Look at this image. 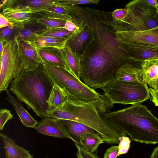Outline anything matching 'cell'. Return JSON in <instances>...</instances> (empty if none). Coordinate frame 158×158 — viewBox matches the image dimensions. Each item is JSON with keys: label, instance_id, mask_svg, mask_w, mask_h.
<instances>
[{"label": "cell", "instance_id": "37", "mask_svg": "<svg viewBox=\"0 0 158 158\" xmlns=\"http://www.w3.org/2000/svg\"><path fill=\"white\" fill-rule=\"evenodd\" d=\"M145 1L152 6L158 10V1L156 0H145Z\"/></svg>", "mask_w": 158, "mask_h": 158}, {"label": "cell", "instance_id": "21", "mask_svg": "<svg viewBox=\"0 0 158 158\" xmlns=\"http://www.w3.org/2000/svg\"><path fill=\"white\" fill-rule=\"evenodd\" d=\"M69 39L40 35L27 44L31 45L37 49L46 48L60 49L65 46Z\"/></svg>", "mask_w": 158, "mask_h": 158}, {"label": "cell", "instance_id": "29", "mask_svg": "<svg viewBox=\"0 0 158 158\" xmlns=\"http://www.w3.org/2000/svg\"><path fill=\"white\" fill-rule=\"evenodd\" d=\"M131 141L129 138L126 136L122 137L118 144V156L127 153L130 147Z\"/></svg>", "mask_w": 158, "mask_h": 158}, {"label": "cell", "instance_id": "38", "mask_svg": "<svg viewBox=\"0 0 158 158\" xmlns=\"http://www.w3.org/2000/svg\"><path fill=\"white\" fill-rule=\"evenodd\" d=\"M150 158H158V146L154 149Z\"/></svg>", "mask_w": 158, "mask_h": 158}, {"label": "cell", "instance_id": "19", "mask_svg": "<svg viewBox=\"0 0 158 158\" xmlns=\"http://www.w3.org/2000/svg\"><path fill=\"white\" fill-rule=\"evenodd\" d=\"M0 136L3 142L6 158H33L29 151L17 145L11 138L2 133Z\"/></svg>", "mask_w": 158, "mask_h": 158}, {"label": "cell", "instance_id": "14", "mask_svg": "<svg viewBox=\"0 0 158 158\" xmlns=\"http://www.w3.org/2000/svg\"><path fill=\"white\" fill-rule=\"evenodd\" d=\"M93 38L92 32L85 24V26L81 31L73 35L66 44L73 51L81 56L83 54Z\"/></svg>", "mask_w": 158, "mask_h": 158}, {"label": "cell", "instance_id": "11", "mask_svg": "<svg viewBox=\"0 0 158 158\" xmlns=\"http://www.w3.org/2000/svg\"><path fill=\"white\" fill-rule=\"evenodd\" d=\"M34 128L38 133L60 138H69V135L64 129L58 120L49 117L43 118Z\"/></svg>", "mask_w": 158, "mask_h": 158}, {"label": "cell", "instance_id": "22", "mask_svg": "<svg viewBox=\"0 0 158 158\" xmlns=\"http://www.w3.org/2000/svg\"><path fill=\"white\" fill-rule=\"evenodd\" d=\"M33 10L27 6L7 9L3 11L2 15L13 24V22H24L29 20L31 13L33 12Z\"/></svg>", "mask_w": 158, "mask_h": 158}, {"label": "cell", "instance_id": "23", "mask_svg": "<svg viewBox=\"0 0 158 158\" xmlns=\"http://www.w3.org/2000/svg\"><path fill=\"white\" fill-rule=\"evenodd\" d=\"M99 135L98 133H87L82 138L79 143H75V145L86 152L93 153L100 144L106 143Z\"/></svg>", "mask_w": 158, "mask_h": 158}, {"label": "cell", "instance_id": "1", "mask_svg": "<svg viewBox=\"0 0 158 158\" xmlns=\"http://www.w3.org/2000/svg\"><path fill=\"white\" fill-rule=\"evenodd\" d=\"M111 14L82 7L76 15L83 21L93 34V39L80 56V78L86 85L94 89H102L116 79L117 70L132 61L117 40Z\"/></svg>", "mask_w": 158, "mask_h": 158}, {"label": "cell", "instance_id": "12", "mask_svg": "<svg viewBox=\"0 0 158 158\" xmlns=\"http://www.w3.org/2000/svg\"><path fill=\"white\" fill-rule=\"evenodd\" d=\"M58 120L74 143H79L82 138L87 133H98L91 128L79 122L69 120Z\"/></svg>", "mask_w": 158, "mask_h": 158}, {"label": "cell", "instance_id": "28", "mask_svg": "<svg viewBox=\"0 0 158 158\" xmlns=\"http://www.w3.org/2000/svg\"><path fill=\"white\" fill-rule=\"evenodd\" d=\"M67 20L56 19L43 18L38 20L39 23L50 27L52 29L64 28Z\"/></svg>", "mask_w": 158, "mask_h": 158}, {"label": "cell", "instance_id": "20", "mask_svg": "<svg viewBox=\"0 0 158 158\" xmlns=\"http://www.w3.org/2000/svg\"><path fill=\"white\" fill-rule=\"evenodd\" d=\"M37 50L43 60L68 71L60 49L46 48Z\"/></svg>", "mask_w": 158, "mask_h": 158}, {"label": "cell", "instance_id": "36", "mask_svg": "<svg viewBox=\"0 0 158 158\" xmlns=\"http://www.w3.org/2000/svg\"><path fill=\"white\" fill-rule=\"evenodd\" d=\"M14 25L1 14L0 15V28L1 29L6 27Z\"/></svg>", "mask_w": 158, "mask_h": 158}, {"label": "cell", "instance_id": "31", "mask_svg": "<svg viewBox=\"0 0 158 158\" xmlns=\"http://www.w3.org/2000/svg\"><path fill=\"white\" fill-rule=\"evenodd\" d=\"M63 4L69 5L73 6L77 4H98L99 0H69L61 1Z\"/></svg>", "mask_w": 158, "mask_h": 158}, {"label": "cell", "instance_id": "8", "mask_svg": "<svg viewBox=\"0 0 158 158\" xmlns=\"http://www.w3.org/2000/svg\"><path fill=\"white\" fill-rule=\"evenodd\" d=\"M102 89L113 104L132 105L141 103L151 98L149 88L144 82H128L115 79Z\"/></svg>", "mask_w": 158, "mask_h": 158}, {"label": "cell", "instance_id": "9", "mask_svg": "<svg viewBox=\"0 0 158 158\" xmlns=\"http://www.w3.org/2000/svg\"><path fill=\"white\" fill-rule=\"evenodd\" d=\"M117 40L122 44L128 58L132 61L140 62L158 58V48L139 43Z\"/></svg>", "mask_w": 158, "mask_h": 158}, {"label": "cell", "instance_id": "34", "mask_svg": "<svg viewBox=\"0 0 158 158\" xmlns=\"http://www.w3.org/2000/svg\"><path fill=\"white\" fill-rule=\"evenodd\" d=\"M15 28L14 25L6 27L1 29V40L3 41L9 36Z\"/></svg>", "mask_w": 158, "mask_h": 158}, {"label": "cell", "instance_id": "6", "mask_svg": "<svg viewBox=\"0 0 158 158\" xmlns=\"http://www.w3.org/2000/svg\"><path fill=\"white\" fill-rule=\"evenodd\" d=\"M43 60L42 64L46 73L54 85L65 94L68 100L91 102L100 97L101 95L94 89L86 85L68 71Z\"/></svg>", "mask_w": 158, "mask_h": 158}, {"label": "cell", "instance_id": "27", "mask_svg": "<svg viewBox=\"0 0 158 158\" xmlns=\"http://www.w3.org/2000/svg\"><path fill=\"white\" fill-rule=\"evenodd\" d=\"M74 34V33L63 28L49 30L40 36L70 39Z\"/></svg>", "mask_w": 158, "mask_h": 158}, {"label": "cell", "instance_id": "2", "mask_svg": "<svg viewBox=\"0 0 158 158\" xmlns=\"http://www.w3.org/2000/svg\"><path fill=\"white\" fill-rule=\"evenodd\" d=\"M104 94L91 102L68 100L61 106L49 112L47 117L58 120L74 121L96 131L108 143L119 144L127 133L109 120L106 114L113 105Z\"/></svg>", "mask_w": 158, "mask_h": 158}, {"label": "cell", "instance_id": "24", "mask_svg": "<svg viewBox=\"0 0 158 158\" xmlns=\"http://www.w3.org/2000/svg\"><path fill=\"white\" fill-rule=\"evenodd\" d=\"M68 100V98L64 92L54 85L47 101L48 113L61 106Z\"/></svg>", "mask_w": 158, "mask_h": 158}, {"label": "cell", "instance_id": "32", "mask_svg": "<svg viewBox=\"0 0 158 158\" xmlns=\"http://www.w3.org/2000/svg\"><path fill=\"white\" fill-rule=\"evenodd\" d=\"M118 152V146H112L106 151L103 158H116Z\"/></svg>", "mask_w": 158, "mask_h": 158}, {"label": "cell", "instance_id": "5", "mask_svg": "<svg viewBox=\"0 0 158 158\" xmlns=\"http://www.w3.org/2000/svg\"><path fill=\"white\" fill-rule=\"evenodd\" d=\"M126 8L127 12L113 18L112 24L116 31H141L158 26V10L145 0L131 1Z\"/></svg>", "mask_w": 158, "mask_h": 158}, {"label": "cell", "instance_id": "33", "mask_svg": "<svg viewBox=\"0 0 158 158\" xmlns=\"http://www.w3.org/2000/svg\"><path fill=\"white\" fill-rule=\"evenodd\" d=\"M76 147L77 149L76 155L77 158H99L96 154L87 152L77 146Z\"/></svg>", "mask_w": 158, "mask_h": 158}, {"label": "cell", "instance_id": "13", "mask_svg": "<svg viewBox=\"0 0 158 158\" xmlns=\"http://www.w3.org/2000/svg\"><path fill=\"white\" fill-rule=\"evenodd\" d=\"M143 82L154 89L158 88V58L144 60L140 65Z\"/></svg>", "mask_w": 158, "mask_h": 158}, {"label": "cell", "instance_id": "4", "mask_svg": "<svg viewBox=\"0 0 158 158\" xmlns=\"http://www.w3.org/2000/svg\"><path fill=\"white\" fill-rule=\"evenodd\" d=\"M110 121L124 131L134 141L145 144L158 143V118L141 103L106 114Z\"/></svg>", "mask_w": 158, "mask_h": 158}, {"label": "cell", "instance_id": "3", "mask_svg": "<svg viewBox=\"0 0 158 158\" xmlns=\"http://www.w3.org/2000/svg\"><path fill=\"white\" fill-rule=\"evenodd\" d=\"M54 85L41 64L32 70H23L12 81L9 89L18 100L44 118L48 116L47 101Z\"/></svg>", "mask_w": 158, "mask_h": 158}, {"label": "cell", "instance_id": "25", "mask_svg": "<svg viewBox=\"0 0 158 158\" xmlns=\"http://www.w3.org/2000/svg\"><path fill=\"white\" fill-rule=\"evenodd\" d=\"M85 26V23L83 21L75 15L73 16L71 19L66 21L64 28L76 34L80 32Z\"/></svg>", "mask_w": 158, "mask_h": 158}, {"label": "cell", "instance_id": "15", "mask_svg": "<svg viewBox=\"0 0 158 158\" xmlns=\"http://www.w3.org/2000/svg\"><path fill=\"white\" fill-rule=\"evenodd\" d=\"M60 50L68 71L80 79L82 70L80 56L67 44Z\"/></svg>", "mask_w": 158, "mask_h": 158}, {"label": "cell", "instance_id": "17", "mask_svg": "<svg viewBox=\"0 0 158 158\" xmlns=\"http://www.w3.org/2000/svg\"><path fill=\"white\" fill-rule=\"evenodd\" d=\"M20 44L25 60V70H32L43 63V60L36 48L23 41H20Z\"/></svg>", "mask_w": 158, "mask_h": 158}, {"label": "cell", "instance_id": "39", "mask_svg": "<svg viewBox=\"0 0 158 158\" xmlns=\"http://www.w3.org/2000/svg\"><path fill=\"white\" fill-rule=\"evenodd\" d=\"M0 43V56H1L3 50L4 45H3L2 41L1 40Z\"/></svg>", "mask_w": 158, "mask_h": 158}, {"label": "cell", "instance_id": "30", "mask_svg": "<svg viewBox=\"0 0 158 158\" xmlns=\"http://www.w3.org/2000/svg\"><path fill=\"white\" fill-rule=\"evenodd\" d=\"M13 116L10 111L7 109H2L0 110V130H3L6 122L12 119Z\"/></svg>", "mask_w": 158, "mask_h": 158}, {"label": "cell", "instance_id": "7", "mask_svg": "<svg viewBox=\"0 0 158 158\" xmlns=\"http://www.w3.org/2000/svg\"><path fill=\"white\" fill-rule=\"evenodd\" d=\"M25 68L18 35L6 41L0 56V92L7 89L12 81Z\"/></svg>", "mask_w": 158, "mask_h": 158}, {"label": "cell", "instance_id": "35", "mask_svg": "<svg viewBox=\"0 0 158 158\" xmlns=\"http://www.w3.org/2000/svg\"><path fill=\"white\" fill-rule=\"evenodd\" d=\"M149 90L151 95L150 101L152 102L156 106H158V88L154 89L149 88Z\"/></svg>", "mask_w": 158, "mask_h": 158}, {"label": "cell", "instance_id": "10", "mask_svg": "<svg viewBox=\"0 0 158 158\" xmlns=\"http://www.w3.org/2000/svg\"><path fill=\"white\" fill-rule=\"evenodd\" d=\"M115 33L120 40L158 48V26L143 31H117Z\"/></svg>", "mask_w": 158, "mask_h": 158}, {"label": "cell", "instance_id": "16", "mask_svg": "<svg viewBox=\"0 0 158 158\" xmlns=\"http://www.w3.org/2000/svg\"><path fill=\"white\" fill-rule=\"evenodd\" d=\"M116 79L128 82H144L140 66H134L128 63L122 65L117 70Z\"/></svg>", "mask_w": 158, "mask_h": 158}, {"label": "cell", "instance_id": "40", "mask_svg": "<svg viewBox=\"0 0 158 158\" xmlns=\"http://www.w3.org/2000/svg\"></svg>", "mask_w": 158, "mask_h": 158}, {"label": "cell", "instance_id": "26", "mask_svg": "<svg viewBox=\"0 0 158 158\" xmlns=\"http://www.w3.org/2000/svg\"><path fill=\"white\" fill-rule=\"evenodd\" d=\"M24 2L27 7L38 10H46L49 7L56 5L54 1L49 0H31Z\"/></svg>", "mask_w": 158, "mask_h": 158}, {"label": "cell", "instance_id": "18", "mask_svg": "<svg viewBox=\"0 0 158 158\" xmlns=\"http://www.w3.org/2000/svg\"><path fill=\"white\" fill-rule=\"evenodd\" d=\"M7 95L6 100L12 106L19 116L22 123L25 126L33 128L38 122L35 120L25 109L19 101L13 96L9 91L5 90Z\"/></svg>", "mask_w": 158, "mask_h": 158}]
</instances>
